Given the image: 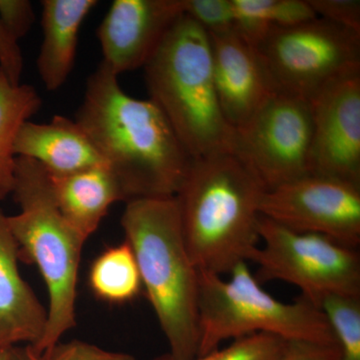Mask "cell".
Returning <instances> with one entry per match:
<instances>
[{
	"mask_svg": "<svg viewBox=\"0 0 360 360\" xmlns=\"http://www.w3.org/2000/svg\"><path fill=\"white\" fill-rule=\"evenodd\" d=\"M265 191L231 151L191 161L174 198L187 250L200 271L224 276L250 262L260 243Z\"/></svg>",
	"mask_w": 360,
	"mask_h": 360,
	"instance_id": "7a4b0ae2",
	"label": "cell"
},
{
	"mask_svg": "<svg viewBox=\"0 0 360 360\" xmlns=\"http://www.w3.org/2000/svg\"><path fill=\"white\" fill-rule=\"evenodd\" d=\"M232 4L236 32L253 47L272 28L317 18L307 0H232Z\"/></svg>",
	"mask_w": 360,
	"mask_h": 360,
	"instance_id": "ffe728a7",
	"label": "cell"
},
{
	"mask_svg": "<svg viewBox=\"0 0 360 360\" xmlns=\"http://www.w3.org/2000/svg\"><path fill=\"white\" fill-rule=\"evenodd\" d=\"M18 260L20 248L0 208V348L34 347L46 328L47 309L21 276Z\"/></svg>",
	"mask_w": 360,
	"mask_h": 360,
	"instance_id": "5bb4252c",
	"label": "cell"
},
{
	"mask_svg": "<svg viewBox=\"0 0 360 360\" xmlns=\"http://www.w3.org/2000/svg\"><path fill=\"white\" fill-rule=\"evenodd\" d=\"M317 18L360 34L359 0H307Z\"/></svg>",
	"mask_w": 360,
	"mask_h": 360,
	"instance_id": "d4e9b609",
	"label": "cell"
},
{
	"mask_svg": "<svg viewBox=\"0 0 360 360\" xmlns=\"http://www.w3.org/2000/svg\"><path fill=\"white\" fill-rule=\"evenodd\" d=\"M286 340L267 333H255L232 340L231 345L217 348L191 360H277L283 354ZM153 360H172L167 354Z\"/></svg>",
	"mask_w": 360,
	"mask_h": 360,
	"instance_id": "7402d4cb",
	"label": "cell"
},
{
	"mask_svg": "<svg viewBox=\"0 0 360 360\" xmlns=\"http://www.w3.org/2000/svg\"><path fill=\"white\" fill-rule=\"evenodd\" d=\"M149 99L162 111L193 160L233 153L213 82L210 35L186 13L143 68Z\"/></svg>",
	"mask_w": 360,
	"mask_h": 360,
	"instance_id": "277c9868",
	"label": "cell"
},
{
	"mask_svg": "<svg viewBox=\"0 0 360 360\" xmlns=\"http://www.w3.org/2000/svg\"><path fill=\"white\" fill-rule=\"evenodd\" d=\"M255 49L274 91L307 101L360 70L359 33L321 18L272 28Z\"/></svg>",
	"mask_w": 360,
	"mask_h": 360,
	"instance_id": "52a82bcc",
	"label": "cell"
},
{
	"mask_svg": "<svg viewBox=\"0 0 360 360\" xmlns=\"http://www.w3.org/2000/svg\"><path fill=\"white\" fill-rule=\"evenodd\" d=\"M8 360H135L124 352H110L82 340L58 342L44 354H37L30 345L7 348Z\"/></svg>",
	"mask_w": 360,
	"mask_h": 360,
	"instance_id": "603a6c76",
	"label": "cell"
},
{
	"mask_svg": "<svg viewBox=\"0 0 360 360\" xmlns=\"http://www.w3.org/2000/svg\"><path fill=\"white\" fill-rule=\"evenodd\" d=\"M229 276L226 281L200 271L198 356L217 349L225 340L255 333L336 345L326 316L309 300H276L260 286L248 262L234 267Z\"/></svg>",
	"mask_w": 360,
	"mask_h": 360,
	"instance_id": "8992f818",
	"label": "cell"
},
{
	"mask_svg": "<svg viewBox=\"0 0 360 360\" xmlns=\"http://www.w3.org/2000/svg\"><path fill=\"white\" fill-rule=\"evenodd\" d=\"M49 176L59 210L84 240L96 231L113 203L124 201L120 182L108 165Z\"/></svg>",
	"mask_w": 360,
	"mask_h": 360,
	"instance_id": "e0dca14e",
	"label": "cell"
},
{
	"mask_svg": "<svg viewBox=\"0 0 360 360\" xmlns=\"http://www.w3.org/2000/svg\"><path fill=\"white\" fill-rule=\"evenodd\" d=\"M96 0L41 1L42 41L37 56L39 78L49 91L65 85L77 58L78 33Z\"/></svg>",
	"mask_w": 360,
	"mask_h": 360,
	"instance_id": "2e32d148",
	"label": "cell"
},
{
	"mask_svg": "<svg viewBox=\"0 0 360 360\" xmlns=\"http://www.w3.org/2000/svg\"><path fill=\"white\" fill-rule=\"evenodd\" d=\"M0 18L16 39H23L32 30L35 13L28 0H0Z\"/></svg>",
	"mask_w": 360,
	"mask_h": 360,
	"instance_id": "484cf974",
	"label": "cell"
},
{
	"mask_svg": "<svg viewBox=\"0 0 360 360\" xmlns=\"http://www.w3.org/2000/svg\"><path fill=\"white\" fill-rule=\"evenodd\" d=\"M20 212L7 217L20 248V260L39 267L49 291L47 323L32 347L44 354L77 326V286L85 241L59 210L51 176L37 161L15 158L13 193Z\"/></svg>",
	"mask_w": 360,
	"mask_h": 360,
	"instance_id": "5b68a950",
	"label": "cell"
},
{
	"mask_svg": "<svg viewBox=\"0 0 360 360\" xmlns=\"http://www.w3.org/2000/svg\"><path fill=\"white\" fill-rule=\"evenodd\" d=\"M75 120L115 175L125 202L179 191L193 158L158 105L129 96L103 63L87 78Z\"/></svg>",
	"mask_w": 360,
	"mask_h": 360,
	"instance_id": "6da1fadb",
	"label": "cell"
},
{
	"mask_svg": "<svg viewBox=\"0 0 360 360\" xmlns=\"http://www.w3.org/2000/svg\"><path fill=\"white\" fill-rule=\"evenodd\" d=\"M309 103L310 174L360 186V70L330 82Z\"/></svg>",
	"mask_w": 360,
	"mask_h": 360,
	"instance_id": "8fae6325",
	"label": "cell"
},
{
	"mask_svg": "<svg viewBox=\"0 0 360 360\" xmlns=\"http://www.w3.org/2000/svg\"><path fill=\"white\" fill-rule=\"evenodd\" d=\"M208 35L217 98L225 120L236 130L274 91L255 47L236 30Z\"/></svg>",
	"mask_w": 360,
	"mask_h": 360,
	"instance_id": "4fadbf2b",
	"label": "cell"
},
{
	"mask_svg": "<svg viewBox=\"0 0 360 360\" xmlns=\"http://www.w3.org/2000/svg\"><path fill=\"white\" fill-rule=\"evenodd\" d=\"M18 41L0 18V70L13 85L20 84L23 71L22 51Z\"/></svg>",
	"mask_w": 360,
	"mask_h": 360,
	"instance_id": "4316f807",
	"label": "cell"
},
{
	"mask_svg": "<svg viewBox=\"0 0 360 360\" xmlns=\"http://www.w3.org/2000/svg\"><path fill=\"white\" fill-rule=\"evenodd\" d=\"M277 360H342L336 345L307 340H286L283 354Z\"/></svg>",
	"mask_w": 360,
	"mask_h": 360,
	"instance_id": "83f0119b",
	"label": "cell"
},
{
	"mask_svg": "<svg viewBox=\"0 0 360 360\" xmlns=\"http://www.w3.org/2000/svg\"><path fill=\"white\" fill-rule=\"evenodd\" d=\"M13 150L16 158L37 161L51 176L106 165L84 129L75 120L63 115H56L47 123H23Z\"/></svg>",
	"mask_w": 360,
	"mask_h": 360,
	"instance_id": "9a60e30c",
	"label": "cell"
},
{
	"mask_svg": "<svg viewBox=\"0 0 360 360\" xmlns=\"http://www.w3.org/2000/svg\"><path fill=\"white\" fill-rule=\"evenodd\" d=\"M146 290L172 360L198 356L200 270L187 250L174 196L127 202L122 217Z\"/></svg>",
	"mask_w": 360,
	"mask_h": 360,
	"instance_id": "3957f363",
	"label": "cell"
},
{
	"mask_svg": "<svg viewBox=\"0 0 360 360\" xmlns=\"http://www.w3.org/2000/svg\"><path fill=\"white\" fill-rule=\"evenodd\" d=\"M319 309L326 316L342 360H360V295H330Z\"/></svg>",
	"mask_w": 360,
	"mask_h": 360,
	"instance_id": "44dd1931",
	"label": "cell"
},
{
	"mask_svg": "<svg viewBox=\"0 0 360 360\" xmlns=\"http://www.w3.org/2000/svg\"><path fill=\"white\" fill-rule=\"evenodd\" d=\"M41 105V97L34 87L11 84L0 70V200L13 193L16 135Z\"/></svg>",
	"mask_w": 360,
	"mask_h": 360,
	"instance_id": "ac0fdd59",
	"label": "cell"
},
{
	"mask_svg": "<svg viewBox=\"0 0 360 360\" xmlns=\"http://www.w3.org/2000/svg\"><path fill=\"white\" fill-rule=\"evenodd\" d=\"M184 13L207 33L236 30L232 0H184Z\"/></svg>",
	"mask_w": 360,
	"mask_h": 360,
	"instance_id": "cb8c5ba5",
	"label": "cell"
},
{
	"mask_svg": "<svg viewBox=\"0 0 360 360\" xmlns=\"http://www.w3.org/2000/svg\"><path fill=\"white\" fill-rule=\"evenodd\" d=\"M260 213L286 229L360 245V186L309 174L266 189Z\"/></svg>",
	"mask_w": 360,
	"mask_h": 360,
	"instance_id": "30bf717a",
	"label": "cell"
},
{
	"mask_svg": "<svg viewBox=\"0 0 360 360\" xmlns=\"http://www.w3.org/2000/svg\"><path fill=\"white\" fill-rule=\"evenodd\" d=\"M259 240L250 262L259 281H279L302 290L319 307L330 295H360V257L356 248L335 239L286 229L260 217Z\"/></svg>",
	"mask_w": 360,
	"mask_h": 360,
	"instance_id": "ba28073f",
	"label": "cell"
},
{
	"mask_svg": "<svg viewBox=\"0 0 360 360\" xmlns=\"http://www.w3.org/2000/svg\"><path fill=\"white\" fill-rule=\"evenodd\" d=\"M311 139L309 101L274 91L234 130L233 153L274 188L310 174Z\"/></svg>",
	"mask_w": 360,
	"mask_h": 360,
	"instance_id": "9c48e42d",
	"label": "cell"
},
{
	"mask_svg": "<svg viewBox=\"0 0 360 360\" xmlns=\"http://www.w3.org/2000/svg\"><path fill=\"white\" fill-rule=\"evenodd\" d=\"M184 13V0H115L97 28L101 63L120 75L143 68Z\"/></svg>",
	"mask_w": 360,
	"mask_h": 360,
	"instance_id": "7c38bea8",
	"label": "cell"
},
{
	"mask_svg": "<svg viewBox=\"0 0 360 360\" xmlns=\"http://www.w3.org/2000/svg\"><path fill=\"white\" fill-rule=\"evenodd\" d=\"M0 360H8L7 348H0Z\"/></svg>",
	"mask_w": 360,
	"mask_h": 360,
	"instance_id": "f1b7e54d",
	"label": "cell"
},
{
	"mask_svg": "<svg viewBox=\"0 0 360 360\" xmlns=\"http://www.w3.org/2000/svg\"><path fill=\"white\" fill-rule=\"evenodd\" d=\"M89 286L103 302H131L141 293L142 283L134 251L127 241L111 246L97 257L89 271Z\"/></svg>",
	"mask_w": 360,
	"mask_h": 360,
	"instance_id": "d6986e66",
	"label": "cell"
}]
</instances>
